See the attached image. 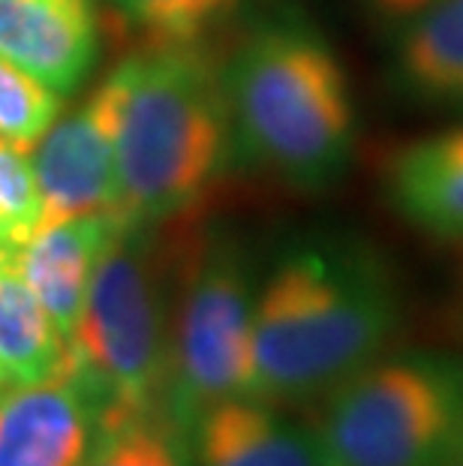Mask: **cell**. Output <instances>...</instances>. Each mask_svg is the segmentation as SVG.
Returning a JSON list of instances; mask_svg holds the SVG:
<instances>
[{
    "label": "cell",
    "mask_w": 463,
    "mask_h": 466,
    "mask_svg": "<svg viewBox=\"0 0 463 466\" xmlns=\"http://www.w3.org/2000/svg\"><path fill=\"white\" fill-rule=\"evenodd\" d=\"M400 322L398 277L377 247L340 235L289 247L256 289L250 398L319 403L388 352Z\"/></svg>",
    "instance_id": "1"
},
{
    "label": "cell",
    "mask_w": 463,
    "mask_h": 466,
    "mask_svg": "<svg viewBox=\"0 0 463 466\" xmlns=\"http://www.w3.org/2000/svg\"><path fill=\"white\" fill-rule=\"evenodd\" d=\"M220 76L235 154L298 190L340 181L356 151V106L340 57L317 27L265 22Z\"/></svg>",
    "instance_id": "2"
},
{
    "label": "cell",
    "mask_w": 463,
    "mask_h": 466,
    "mask_svg": "<svg viewBox=\"0 0 463 466\" xmlns=\"http://www.w3.org/2000/svg\"><path fill=\"white\" fill-rule=\"evenodd\" d=\"M232 154L223 76L202 46L133 57L115 147L117 226L156 229L190 214L220 181Z\"/></svg>",
    "instance_id": "3"
},
{
    "label": "cell",
    "mask_w": 463,
    "mask_h": 466,
    "mask_svg": "<svg viewBox=\"0 0 463 466\" xmlns=\"http://www.w3.org/2000/svg\"><path fill=\"white\" fill-rule=\"evenodd\" d=\"M328 466H439L463 445V359L382 352L319 400Z\"/></svg>",
    "instance_id": "4"
},
{
    "label": "cell",
    "mask_w": 463,
    "mask_h": 466,
    "mask_svg": "<svg viewBox=\"0 0 463 466\" xmlns=\"http://www.w3.org/2000/svg\"><path fill=\"white\" fill-rule=\"evenodd\" d=\"M151 232L115 229L70 340V367L91 389L103 419L163 406L175 286L169 289V262Z\"/></svg>",
    "instance_id": "5"
},
{
    "label": "cell",
    "mask_w": 463,
    "mask_h": 466,
    "mask_svg": "<svg viewBox=\"0 0 463 466\" xmlns=\"http://www.w3.org/2000/svg\"><path fill=\"white\" fill-rule=\"evenodd\" d=\"M163 410L190 433L205 410L250 394L256 286L238 238L205 232L175 259Z\"/></svg>",
    "instance_id": "6"
},
{
    "label": "cell",
    "mask_w": 463,
    "mask_h": 466,
    "mask_svg": "<svg viewBox=\"0 0 463 466\" xmlns=\"http://www.w3.org/2000/svg\"><path fill=\"white\" fill-rule=\"evenodd\" d=\"M133 82V57L115 69L87 100L48 127L34 154L43 196V223L112 214L115 147Z\"/></svg>",
    "instance_id": "7"
},
{
    "label": "cell",
    "mask_w": 463,
    "mask_h": 466,
    "mask_svg": "<svg viewBox=\"0 0 463 466\" xmlns=\"http://www.w3.org/2000/svg\"><path fill=\"white\" fill-rule=\"evenodd\" d=\"M103 410L70 359L61 373L0 389V466H87Z\"/></svg>",
    "instance_id": "8"
},
{
    "label": "cell",
    "mask_w": 463,
    "mask_h": 466,
    "mask_svg": "<svg viewBox=\"0 0 463 466\" xmlns=\"http://www.w3.org/2000/svg\"><path fill=\"white\" fill-rule=\"evenodd\" d=\"M100 52L96 0H0V57L73 94Z\"/></svg>",
    "instance_id": "9"
},
{
    "label": "cell",
    "mask_w": 463,
    "mask_h": 466,
    "mask_svg": "<svg viewBox=\"0 0 463 466\" xmlns=\"http://www.w3.org/2000/svg\"><path fill=\"white\" fill-rule=\"evenodd\" d=\"M196 466H328L313 424L250 394L214 403L190 428Z\"/></svg>",
    "instance_id": "10"
},
{
    "label": "cell",
    "mask_w": 463,
    "mask_h": 466,
    "mask_svg": "<svg viewBox=\"0 0 463 466\" xmlns=\"http://www.w3.org/2000/svg\"><path fill=\"white\" fill-rule=\"evenodd\" d=\"M117 229L112 214L73 217V220L48 223L27 238L15 250V268L31 286V292L52 316L66 350L82 322L87 286L96 262Z\"/></svg>",
    "instance_id": "11"
},
{
    "label": "cell",
    "mask_w": 463,
    "mask_h": 466,
    "mask_svg": "<svg viewBox=\"0 0 463 466\" xmlns=\"http://www.w3.org/2000/svg\"><path fill=\"white\" fill-rule=\"evenodd\" d=\"M394 214L442 244H463V127L416 138L386 166Z\"/></svg>",
    "instance_id": "12"
},
{
    "label": "cell",
    "mask_w": 463,
    "mask_h": 466,
    "mask_svg": "<svg viewBox=\"0 0 463 466\" xmlns=\"http://www.w3.org/2000/svg\"><path fill=\"white\" fill-rule=\"evenodd\" d=\"M394 82L425 106H463V0H439L394 34Z\"/></svg>",
    "instance_id": "13"
},
{
    "label": "cell",
    "mask_w": 463,
    "mask_h": 466,
    "mask_svg": "<svg viewBox=\"0 0 463 466\" xmlns=\"http://www.w3.org/2000/svg\"><path fill=\"white\" fill-rule=\"evenodd\" d=\"M70 359L52 316L15 268V250L0 247V370L6 385L39 382L61 373Z\"/></svg>",
    "instance_id": "14"
},
{
    "label": "cell",
    "mask_w": 463,
    "mask_h": 466,
    "mask_svg": "<svg viewBox=\"0 0 463 466\" xmlns=\"http://www.w3.org/2000/svg\"><path fill=\"white\" fill-rule=\"evenodd\" d=\"M87 466H196L190 433L163 406L103 419Z\"/></svg>",
    "instance_id": "15"
},
{
    "label": "cell",
    "mask_w": 463,
    "mask_h": 466,
    "mask_svg": "<svg viewBox=\"0 0 463 466\" xmlns=\"http://www.w3.org/2000/svg\"><path fill=\"white\" fill-rule=\"evenodd\" d=\"M112 6L142 34L147 52H156L199 46L216 25H223L235 0H112Z\"/></svg>",
    "instance_id": "16"
},
{
    "label": "cell",
    "mask_w": 463,
    "mask_h": 466,
    "mask_svg": "<svg viewBox=\"0 0 463 466\" xmlns=\"http://www.w3.org/2000/svg\"><path fill=\"white\" fill-rule=\"evenodd\" d=\"M61 94L0 57V138L4 142L34 151L48 127L61 117Z\"/></svg>",
    "instance_id": "17"
},
{
    "label": "cell",
    "mask_w": 463,
    "mask_h": 466,
    "mask_svg": "<svg viewBox=\"0 0 463 466\" xmlns=\"http://www.w3.org/2000/svg\"><path fill=\"white\" fill-rule=\"evenodd\" d=\"M43 223V196L31 151L0 138V247L18 250Z\"/></svg>",
    "instance_id": "18"
},
{
    "label": "cell",
    "mask_w": 463,
    "mask_h": 466,
    "mask_svg": "<svg viewBox=\"0 0 463 466\" xmlns=\"http://www.w3.org/2000/svg\"><path fill=\"white\" fill-rule=\"evenodd\" d=\"M433 4H439V0H364L367 13L377 18V25L388 27L391 34H398L403 25L412 22Z\"/></svg>",
    "instance_id": "19"
},
{
    "label": "cell",
    "mask_w": 463,
    "mask_h": 466,
    "mask_svg": "<svg viewBox=\"0 0 463 466\" xmlns=\"http://www.w3.org/2000/svg\"><path fill=\"white\" fill-rule=\"evenodd\" d=\"M439 466H463V445H460V449H458L455 454H451L448 461H442Z\"/></svg>",
    "instance_id": "20"
},
{
    "label": "cell",
    "mask_w": 463,
    "mask_h": 466,
    "mask_svg": "<svg viewBox=\"0 0 463 466\" xmlns=\"http://www.w3.org/2000/svg\"><path fill=\"white\" fill-rule=\"evenodd\" d=\"M4 385H6V376H4V370H0V389H4Z\"/></svg>",
    "instance_id": "21"
}]
</instances>
